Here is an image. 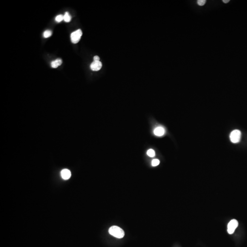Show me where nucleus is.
<instances>
[{
  "label": "nucleus",
  "instance_id": "1",
  "mask_svg": "<svg viewBox=\"0 0 247 247\" xmlns=\"http://www.w3.org/2000/svg\"><path fill=\"white\" fill-rule=\"evenodd\" d=\"M109 234L118 238H122L125 236V232L122 229L116 226H111L109 230Z\"/></svg>",
  "mask_w": 247,
  "mask_h": 247
},
{
  "label": "nucleus",
  "instance_id": "2",
  "mask_svg": "<svg viewBox=\"0 0 247 247\" xmlns=\"http://www.w3.org/2000/svg\"><path fill=\"white\" fill-rule=\"evenodd\" d=\"M241 137V132L238 129H235L231 133L230 135V140L233 143L239 142Z\"/></svg>",
  "mask_w": 247,
  "mask_h": 247
},
{
  "label": "nucleus",
  "instance_id": "3",
  "mask_svg": "<svg viewBox=\"0 0 247 247\" xmlns=\"http://www.w3.org/2000/svg\"><path fill=\"white\" fill-rule=\"evenodd\" d=\"M82 35V32L81 29L75 31L72 33L71 35V41L73 44H77L80 40L81 38Z\"/></svg>",
  "mask_w": 247,
  "mask_h": 247
},
{
  "label": "nucleus",
  "instance_id": "4",
  "mask_svg": "<svg viewBox=\"0 0 247 247\" xmlns=\"http://www.w3.org/2000/svg\"><path fill=\"white\" fill-rule=\"evenodd\" d=\"M238 223L235 219H232L229 223L227 225V232L229 234L234 233L236 229L238 227Z\"/></svg>",
  "mask_w": 247,
  "mask_h": 247
},
{
  "label": "nucleus",
  "instance_id": "5",
  "mask_svg": "<svg viewBox=\"0 0 247 247\" xmlns=\"http://www.w3.org/2000/svg\"><path fill=\"white\" fill-rule=\"evenodd\" d=\"M102 67V64L101 62L100 61H94L90 65V68L92 71H98L101 69Z\"/></svg>",
  "mask_w": 247,
  "mask_h": 247
},
{
  "label": "nucleus",
  "instance_id": "6",
  "mask_svg": "<svg viewBox=\"0 0 247 247\" xmlns=\"http://www.w3.org/2000/svg\"><path fill=\"white\" fill-rule=\"evenodd\" d=\"M60 174H61L62 178L65 180H68L71 177V171L67 169H63L61 171Z\"/></svg>",
  "mask_w": 247,
  "mask_h": 247
},
{
  "label": "nucleus",
  "instance_id": "7",
  "mask_svg": "<svg viewBox=\"0 0 247 247\" xmlns=\"http://www.w3.org/2000/svg\"><path fill=\"white\" fill-rule=\"evenodd\" d=\"M165 129L162 127H157L154 131V134L157 137H161L164 135Z\"/></svg>",
  "mask_w": 247,
  "mask_h": 247
},
{
  "label": "nucleus",
  "instance_id": "8",
  "mask_svg": "<svg viewBox=\"0 0 247 247\" xmlns=\"http://www.w3.org/2000/svg\"><path fill=\"white\" fill-rule=\"evenodd\" d=\"M62 63V60L61 59H57L51 63V66L52 68H56L59 66H60Z\"/></svg>",
  "mask_w": 247,
  "mask_h": 247
},
{
  "label": "nucleus",
  "instance_id": "9",
  "mask_svg": "<svg viewBox=\"0 0 247 247\" xmlns=\"http://www.w3.org/2000/svg\"><path fill=\"white\" fill-rule=\"evenodd\" d=\"M71 19V17L69 13L68 12H66L65 15H64V20L65 22L68 23L70 22Z\"/></svg>",
  "mask_w": 247,
  "mask_h": 247
},
{
  "label": "nucleus",
  "instance_id": "10",
  "mask_svg": "<svg viewBox=\"0 0 247 247\" xmlns=\"http://www.w3.org/2000/svg\"><path fill=\"white\" fill-rule=\"evenodd\" d=\"M52 34V32L51 30H47L45 31L43 34L44 37L45 38H48L51 37Z\"/></svg>",
  "mask_w": 247,
  "mask_h": 247
},
{
  "label": "nucleus",
  "instance_id": "11",
  "mask_svg": "<svg viewBox=\"0 0 247 247\" xmlns=\"http://www.w3.org/2000/svg\"><path fill=\"white\" fill-rule=\"evenodd\" d=\"M147 154L150 157H154L155 155V152L153 149H149L147 152Z\"/></svg>",
  "mask_w": 247,
  "mask_h": 247
},
{
  "label": "nucleus",
  "instance_id": "12",
  "mask_svg": "<svg viewBox=\"0 0 247 247\" xmlns=\"http://www.w3.org/2000/svg\"><path fill=\"white\" fill-rule=\"evenodd\" d=\"M64 20V16L62 15H59L55 17V21L58 23H60L62 21Z\"/></svg>",
  "mask_w": 247,
  "mask_h": 247
},
{
  "label": "nucleus",
  "instance_id": "13",
  "mask_svg": "<svg viewBox=\"0 0 247 247\" xmlns=\"http://www.w3.org/2000/svg\"><path fill=\"white\" fill-rule=\"evenodd\" d=\"M160 163V161L158 159H154L152 161V166L155 167L157 165H158Z\"/></svg>",
  "mask_w": 247,
  "mask_h": 247
},
{
  "label": "nucleus",
  "instance_id": "14",
  "mask_svg": "<svg viewBox=\"0 0 247 247\" xmlns=\"http://www.w3.org/2000/svg\"><path fill=\"white\" fill-rule=\"evenodd\" d=\"M206 0H198L197 1V3L199 6H202L206 4Z\"/></svg>",
  "mask_w": 247,
  "mask_h": 247
},
{
  "label": "nucleus",
  "instance_id": "15",
  "mask_svg": "<svg viewBox=\"0 0 247 247\" xmlns=\"http://www.w3.org/2000/svg\"><path fill=\"white\" fill-rule=\"evenodd\" d=\"M94 61H100V58H99V56L96 55V56L94 57Z\"/></svg>",
  "mask_w": 247,
  "mask_h": 247
},
{
  "label": "nucleus",
  "instance_id": "16",
  "mask_svg": "<svg viewBox=\"0 0 247 247\" xmlns=\"http://www.w3.org/2000/svg\"><path fill=\"white\" fill-rule=\"evenodd\" d=\"M229 1H230L229 0H223V2H224V3H227L229 2Z\"/></svg>",
  "mask_w": 247,
  "mask_h": 247
}]
</instances>
